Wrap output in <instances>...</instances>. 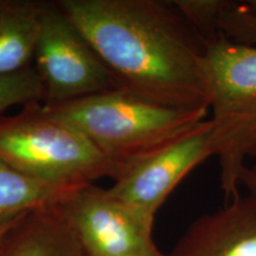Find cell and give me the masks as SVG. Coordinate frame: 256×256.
<instances>
[{"label":"cell","mask_w":256,"mask_h":256,"mask_svg":"<svg viewBox=\"0 0 256 256\" xmlns=\"http://www.w3.org/2000/svg\"><path fill=\"white\" fill-rule=\"evenodd\" d=\"M57 2L108 66L120 90L166 107L209 110L202 69L206 43L174 2Z\"/></svg>","instance_id":"6da1fadb"},{"label":"cell","mask_w":256,"mask_h":256,"mask_svg":"<svg viewBox=\"0 0 256 256\" xmlns=\"http://www.w3.org/2000/svg\"><path fill=\"white\" fill-rule=\"evenodd\" d=\"M42 108L82 133L120 168V174L142 156L206 120L209 114L208 108L166 107L122 90L60 104L42 102Z\"/></svg>","instance_id":"7a4b0ae2"},{"label":"cell","mask_w":256,"mask_h":256,"mask_svg":"<svg viewBox=\"0 0 256 256\" xmlns=\"http://www.w3.org/2000/svg\"><path fill=\"white\" fill-rule=\"evenodd\" d=\"M202 69L220 188L232 200L240 196L243 174L256 159V46L220 36L206 44Z\"/></svg>","instance_id":"3957f363"},{"label":"cell","mask_w":256,"mask_h":256,"mask_svg":"<svg viewBox=\"0 0 256 256\" xmlns=\"http://www.w3.org/2000/svg\"><path fill=\"white\" fill-rule=\"evenodd\" d=\"M0 160L28 178L66 188L120 174L76 128L46 113L42 102L0 116Z\"/></svg>","instance_id":"277c9868"},{"label":"cell","mask_w":256,"mask_h":256,"mask_svg":"<svg viewBox=\"0 0 256 256\" xmlns=\"http://www.w3.org/2000/svg\"><path fill=\"white\" fill-rule=\"evenodd\" d=\"M32 68L43 84V104L120 90L113 74L57 2H46Z\"/></svg>","instance_id":"5b68a950"},{"label":"cell","mask_w":256,"mask_h":256,"mask_svg":"<svg viewBox=\"0 0 256 256\" xmlns=\"http://www.w3.org/2000/svg\"><path fill=\"white\" fill-rule=\"evenodd\" d=\"M56 206L88 256H166L153 241V220L112 196L108 188L80 185Z\"/></svg>","instance_id":"8992f818"},{"label":"cell","mask_w":256,"mask_h":256,"mask_svg":"<svg viewBox=\"0 0 256 256\" xmlns=\"http://www.w3.org/2000/svg\"><path fill=\"white\" fill-rule=\"evenodd\" d=\"M214 156V124L206 119L127 168L108 192L154 222L156 214L177 185Z\"/></svg>","instance_id":"52a82bcc"},{"label":"cell","mask_w":256,"mask_h":256,"mask_svg":"<svg viewBox=\"0 0 256 256\" xmlns=\"http://www.w3.org/2000/svg\"><path fill=\"white\" fill-rule=\"evenodd\" d=\"M166 256H256V194L200 217Z\"/></svg>","instance_id":"ba28073f"},{"label":"cell","mask_w":256,"mask_h":256,"mask_svg":"<svg viewBox=\"0 0 256 256\" xmlns=\"http://www.w3.org/2000/svg\"><path fill=\"white\" fill-rule=\"evenodd\" d=\"M0 256H88L56 206L26 212L0 241Z\"/></svg>","instance_id":"9c48e42d"},{"label":"cell","mask_w":256,"mask_h":256,"mask_svg":"<svg viewBox=\"0 0 256 256\" xmlns=\"http://www.w3.org/2000/svg\"><path fill=\"white\" fill-rule=\"evenodd\" d=\"M46 0H0V75L32 68Z\"/></svg>","instance_id":"30bf717a"},{"label":"cell","mask_w":256,"mask_h":256,"mask_svg":"<svg viewBox=\"0 0 256 256\" xmlns=\"http://www.w3.org/2000/svg\"><path fill=\"white\" fill-rule=\"evenodd\" d=\"M72 188L28 178L0 160V228L32 210L56 206Z\"/></svg>","instance_id":"8fae6325"},{"label":"cell","mask_w":256,"mask_h":256,"mask_svg":"<svg viewBox=\"0 0 256 256\" xmlns=\"http://www.w3.org/2000/svg\"><path fill=\"white\" fill-rule=\"evenodd\" d=\"M204 43L223 36L222 17L226 0H174L172 2Z\"/></svg>","instance_id":"7c38bea8"},{"label":"cell","mask_w":256,"mask_h":256,"mask_svg":"<svg viewBox=\"0 0 256 256\" xmlns=\"http://www.w3.org/2000/svg\"><path fill=\"white\" fill-rule=\"evenodd\" d=\"M44 101V89L34 68L24 72L0 75V116L10 108Z\"/></svg>","instance_id":"4fadbf2b"},{"label":"cell","mask_w":256,"mask_h":256,"mask_svg":"<svg viewBox=\"0 0 256 256\" xmlns=\"http://www.w3.org/2000/svg\"><path fill=\"white\" fill-rule=\"evenodd\" d=\"M242 185H244L249 194H256V159L246 168L242 177Z\"/></svg>","instance_id":"5bb4252c"},{"label":"cell","mask_w":256,"mask_h":256,"mask_svg":"<svg viewBox=\"0 0 256 256\" xmlns=\"http://www.w3.org/2000/svg\"><path fill=\"white\" fill-rule=\"evenodd\" d=\"M14 222H11V223H8V224H6V226H2V228H0V241H2V236L5 235V232H8V229L10 228V226H12V223Z\"/></svg>","instance_id":"9a60e30c"}]
</instances>
